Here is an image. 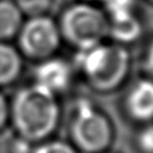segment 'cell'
Wrapping results in <instances>:
<instances>
[{"label":"cell","instance_id":"1","mask_svg":"<svg viewBox=\"0 0 153 153\" xmlns=\"http://www.w3.org/2000/svg\"><path fill=\"white\" fill-rule=\"evenodd\" d=\"M11 117L22 139L36 141L49 136L59 121L55 94L36 84L20 90L13 99Z\"/></svg>","mask_w":153,"mask_h":153},{"label":"cell","instance_id":"2","mask_svg":"<svg viewBox=\"0 0 153 153\" xmlns=\"http://www.w3.org/2000/svg\"><path fill=\"white\" fill-rule=\"evenodd\" d=\"M75 63L94 88L108 91L126 76L129 55L120 45H105L100 42L78 48Z\"/></svg>","mask_w":153,"mask_h":153},{"label":"cell","instance_id":"3","mask_svg":"<svg viewBox=\"0 0 153 153\" xmlns=\"http://www.w3.org/2000/svg\"><path fill=\"white\" fill-rule=\"evenodd\" d=\"M61 32L78 48L100 43L109 31L105 14L87 2L67 7L61 17Z\"/></svg>","mask_w":153,"mask_h":153},{"label":"cell","instance_id":"4","mask_svg":"<svg viewBox=\"0 0 153 153\" xmlns=\"http://www.w3.org/2000/svg\"><path fill=\"white\" fill-rule=\"evenodd\" d=\"M71 131L75 143L90 153L104 149L111 140V127L106 117L88 99L76 102Z\"/></svg>","mask_w":153,"mask_h":153},{"label":"cell","instance_id":"5","mask_svg":"<svg viewBox=\"0 0 153 153\" xmlns=\"http://www.w3.org/2000/svg\"><path fill=\"white\" fill-rule=\"evenodd\" d=\"M60 43V29L44 14L31 17L19 30V44L23 51L33 57H44L54 53Z\"/></svg>","mask_w":153,"mask_h":153},{"label":"cell","instance_id":"6","mask_svg":"<svg viewBox=\"0 0 153 153\" xmlns=\"http://www.w3.org/2000/svg\"><path fill=\"white\" fill-rule=\"evenodd\" d=\"M72 71L61 59H48L35 69V84L51 93L65 91L71 82Z\"/></svg>","mask_w":153,"mask_h":153},{"label":"cell","instance_id":"7","mask_svg":"<svg viewBox=\"0 0 153 153\" xmlns=\"http://www.w3.org/2000/svg\"><path fill=\"white\" fill-rule=\"evenodd\" d=\"M126 105L130 116L137 121L153 118V81H137L129 91Z\"/></svg>","mask_w":153,"mask_h":153},{"label":"cell","instance_id":"8","mask_svg":"<svg viewBox=\"0 0 153 153\" xmlns=\"http://www.w3.org/2000/svg\"><path fill=\"white\" fill-rule=\"evenodd\" d=\"M22 11L16 2L0 0V42L13 37L22 26Z\"/></svg>","mask_w":153,"mask_h":153},{"label":"cell","instance_id":"9","mask_svg":"<svg viewBox=\"0 0 153 153\" xmlns=\"http://www.w3.org/2000/svg\"><path fill=\"white\" fill-rule=\"evenodd\" d=\"M142 31L141 23L135 14H129L118 18H111L109 23V31L115 39L122 43L135 41Z\"/></svg>","mask_w":153,"mask_h":153},{"label":"cell","instance_id":"10","mask_svg":"<svg viewBox=\"0 0 153 153\" xmlns=\"http://www.w3.org/2000/svg\"><path fill=\"white\" fill-rule=\"evenodd\" d=\"M20 67L22 60L18 51L5 42H0V85L12 82L19 75Z\"/></svg>","mask_w":153,"mask_h":153},{"label":"cell","instance_id":"11","mask_svg":"<svg viewBox=\"0 0 153 153\" xmlns=\"http://www.w3.org/2000/svg\"><path fill=\"white\" fill-rule=\"evenodd\" d=\"M103 4L111 18L134 14L136 0H104Z\"/></svg>","mask_w":153,"mask_h":153},{"label":"cell","instance_id":"12","mask_svg":"<svg viewBox=\"0 0 153 153\" xmlns=\"http://www.w3.org/2000/svg\"><path fill=\"white\" fill-rule=\"evenodd\" d=\"M50 2L51 0H17L16 4L22 12H26L33 17L43 14L50 6Z\"/></svg>","mask_w":153,"mask_h":153},{"label":"cell","instance_id":"13","mask_svg":"<svg viewBox=\"0 0 153 153\" xmlns=\"http://www.w3.org/2000/svg\"><path fill=\"white\" fill-rule=\"evenodd\" d=\"M33 153H76L74 148L63 141H48L38 146Z\"/></svg>","mask_w":153,"mask_h":153},{"label":"cell","instance_id":"14","mask_svg":"<svg viewBox=\"0 0 153 153\" xmlns=\"http://www.w3.org/2000/svg\"><path fill=\"white\" fill-rule=\"evenodd\" d=\"M137 143L145 153H153V126L146 127L139 134Z\"/></svg>","mask_w":153,"mask_h":153},{"label":"cell","instance_id":"15","mask_svg":"<svg viewBox=\"0 0 153 153\" xmlns=\"http://www.w3.org/2000/svg\"><path fill=\"white\" fill-rule=\"evenodd\" d=\"M10 115V111H8V105H7V102L6 99L4 98L2 94H0V128L5 124V122L7 121V117Z\"/></svg>","mask_w":153,"mask_h":153},{"label":"cell","instance_id":"16","mask_svg":"<svg viewBox=\"0 0 153 153\" xmlns=\"http://www.w3.org/2000/svg\"><path fill=\"white\" fill-rule=\"evenodd\" d=\"M146 66L148 68V71L153 74V42L148 48L147 51V56H146Z\"/></svg>","mask_w":153,"mask_h":153},{"label":"cell","instance_id":"17","mask_svg":"<svg viewBox=\"0 0 153 153\" xmlns=\"http://www.w3.org/2000/svg\"><path fill=\"white\" fill-rule=\"evenodd\" d=\"M90 1H102V2H103L104 0H90Z\"/></svg>","mask_w":153,"mask_h":153},{"label":"cell","instance_id":"18","mask_svg":"<svg viewBox=\"0 0 153 153\" xmlns=\"http://www.w3.org/2000/svg\"><path fill=\"white\" fill-rule=\"evenodd\" d=\"M151 1H153V0H151Z\"/></svg>","mask_w":153,"mask_h":153}]
</instances>
